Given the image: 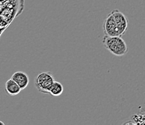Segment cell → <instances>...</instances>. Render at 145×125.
Segmentation results:
<instances>
[{
    "label": "cell",
    "mask_w": 145,
    "mask_h": 125,
    "mask_svg": "<svg viewBox=\"0 0 145 125\" xmlns=\"http://www.w3.org/2000/svg\"><path fill=\"white\" fill-rule=\"evenodd\" d=\"M25 9V0H1L0 20L1 35L10 26L14 18L18 17Z\"/></svg>",
    "instance_id": "1"
},
{
    "label": "cell",
    "mask_w": 145,
    "mask_h": 125,
    "mask_svg": "<svg viewBox=\"0 0 145 125\" xmlns=\"http://www.w3.org/2000/svg\"><path fill=\"white\" fill-rule=\"evenodd\" d=\"M102 43L104 47L114 56H123L129 51L127 44L121 36L105 35Z\"/></svg>",
    "instance_id": "2"
},
{
    "label": "cell",
    "mask_w": 145,
    "mask_h": 125,
    "mask_svg": "<svg viewBox=\"0 0 145 125\" xmlns=\"http://www.w3.org/2000/svg\"><path fill=\"white\" fill-rule=\"evenodd\" d=\"M54 81V77L51 72H40L36 76L34 84L38 91L44 94H48Z\"/></svg>",
    "instance_id": "3"
},
{
    "label": "cell",
    "mask_w": 145,
    "mask_h": 125,
    "mask_svg": "<svg viewBox=\"0 0 145 125\" xmlns=\"http://www.w3.org/2000/svg\"><path fill=\"white\" fill-rule=\"evenodd\" d=\"M103 29L105 35L108 36H120L115 18L112 12L109 13L105 19L103 25Z\"/></svg>",
    "instance_id": "4"
},
{
    "label": "cell",
    "mask_w": 145,
    "mask_h": 125,
    "mask_svg": "<svg viewBox=\"0 0 145 125\" xmlns=\"http://www.w3.org/2000/svg\"><path fill=\"white\" fill-rule=\"evenodd\" d=\"M112 14L115 18L116 23L117 24L118 31H119L120 36H122L126 33L128 29V24H129V20L126 18V15L123 12H121L118 10H114L111 12Z\"/></svg>",
    "instance_id": "5"
},
{
    "label": "cell",
    "mask_w": 145,
    "mask_h": 125,
    "mask_svg": "<svg viewBox=\"0 0 145 125\" xmlns=\"http://www.w3.org/2000/svg\"><path fill=\"white\" fill-rule=\"evenodd\" d=\"M11 78L19 85L22 90H24L25 88H27V85H29V82H30L28 75L25 72H21V71L14 72L12 75Z\"/></svg>",
    "instance_id": "6"
},
{
    "label": "cell",
    "mask_w": 145,
    "mask_h": 125,
    "mask_svg": "<svg viewBox=\"0 0 145 125\" xmlns=\"http://www.w3.org/2000/svg\"><path fill=\"white\" fill-rule=\"evenodd\" d=\"M5 88L7 93L10 94V96H12L18 95L22 90L19 85L12 78H10V80H8L5 82Z\"/></svg>",
    "instance_id": "7"
},
{
    "label": "cell",
    "mask_w": 145,
    "mask_h": 125,
    "mask_svg": "<svg viewBox=\"0 0 145 125\" xmlns=\"http://www.w3.org/2000/svg\"><path fill=\"white\" fill-rule=\"evenodd\" d=\"M64 92V86L61 82L54 81L51 85L49 90V94L52 95L53 96H59Z\"/></svg>",
    "instance_id": "8"
},
{
    "label": "cell",
    "mask_w": 145,
    "mask_h": 125,
    "mask_svg": "<svg viewBox=\"0 0 145 125\" xmlns=\"http://www.w3.org/2000/svg\"><path fill=\"white\" fill-rule=\"evenodd\" d=\"M126 124H145V113L144 114H134L131 116L130 122Z\"/></svg>",
    "instance_id": "9"
}]
</instances>
